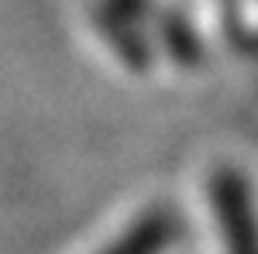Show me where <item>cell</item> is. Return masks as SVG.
Masks as SVG:
<instances>
[{
  "label": "cell",
  "mask_w": 258,
  "mask_h": 254,
  "mask_svg": "<svg viewBox=\"0 0 258 254\" xmlns=\"http://www.w3.org/2000/svg\"><path fill=\"white\" fill-rule=\"evenodd\" d=\"M217 206L220 216L227 223V237H231V254H258V230L255 220L248 213L244 193L234 179H220L217 186Z\"/></svg>",
  "instance_id": "cell-1"
},
{
  "label": "cell",
  "mask_w": 258,
  "mask_h": 254,
  "mask_svg": "<svg viewBox=\"0 0 258 254\" xmlns=\"http://www.w3.org/2000/svg\"><path fill=\"white\" fill-rule=\"evenodd\" d=\"M169 237H172V227L165 223V216H148V220L135 223L110 251H103V254H159Z\"/></svg>",
  "instance_id": "cell-2"
}]
</instances>
